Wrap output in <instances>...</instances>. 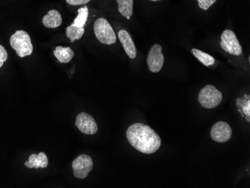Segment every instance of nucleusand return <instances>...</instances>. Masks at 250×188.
Listing matches in <instances>:
<instances>
[{
    "label": "nucleus",
    "mask_w": 250,
    "mask_h": 188,
    "mask_svg": "<svg viewBox=\"0 0 250 188\" xmlns=\"http://www.w3.org/2000/svg\"><path fill=\"white\" fill-rule=\"evenodd\" d=\"M232 130L228 123L219 122L212 127L210 136L217 143H226L231 139Z\"/></svg>",
    "instance_id": "nucleus-9"
},
{
    "label": "nucleus",
    "mask_w": 250,
    "mask_h": 188,
    "mask_svg": "<svg viewBox=\"0 0 250 188\" xmlns=\"http://www.w3.org/2000/svg\"><path fill=\"white\" fill-rule=\"evenodd\" d=\"M7 59H8V53L6 50L2 45H0V68L2 67Z\"/></svg>",
    "instance_id": "nucleus-19"
},
{
    "label": "nucleus",
    "mask_w": 250,
    "mask_h": 188,
    "mask_svg": "<svg viewBox=\"0 0 250 188\" xmlns=\"http://www.w3.org/2000/svg\"><path fill=\"white\" fill-rule=\"evenodd\" d=\"M192 53L194 55V57L197 59L198 60L201 62L206 67L213 65L215 63V59L212 56L202 50H198V49H192Z\"/></svg>",
    "instance_id": "nucleus-16"
},
{
    "label": "nucleus",
    "mask_w": 250,
    "mask_h": 188,
    "mask_svg": "<svg viewBox=\"0 0 250 188\" xmlns=\"http://www.w3.org/2000/svg\"><path fill=\"white\" fill-rule=\"evenodd\" d=\"M74 176L77 179H84L93 169V161L87 154H81L72 163Z\"/></svg>",
    "instance_id": "nucleus-6"
},
{
    "label": "nucleus",
    "mask_w": 250,
    "mask_h": 188,
    "mask_svg": "<svg viewBox=\"0 0 250 188\" xmlns=\"http://www.w3.org/2000/svg\"><path fill=\"white\" fill-rule=\"evenodd\" d=\"M91 0H66V2L71 5H82L89 2Z\"/></svg>",
    "instance_id": "nucleus-20"
},
{
    "label": "nucleus",
    "mask_w": 250,
    "mask_h": 188,
    "mask_svg": "<svg viewBox=\"0 0 250 188\" xmlns=\"http://www.w3.org/2000/svg\"><path fill=\"white\" fill-rule=\"evenodd\" d=\"M126 136L130 145L144 154H153L161 147V137L149 126L142 123L130 125Z\"/></svg>",
    "instance_id": "nucleus-1"
},
{
    "label": "nucleus",
    "mask_w": 250,
    "mask_h": 188,
    "mask_svg": "<svg viewBox=\"0 0 250 188\" xmlns=\"http://www.w3.org/2000/svg\"><path fill=\"white\" fill-rule=\"evenodd\" d=\"M116 2L119 13L127 20L130 19L133 15V0H116Z\"/></svg>",
    "instance_id": "nucleus-14"
},
{
    "label": "nucleus",
    "mask_w": 250,
    "mask_h": 188,
    "mask_svg": "<svg viewBox=\"0 0 250 188\" xmlns=\"http://www.w3.org/2000/svg\"><path fill=\"white\" fill-rule=\"evenodd\" d=\"M49 161L46 154L40 152L39 154H31L29 158V161L24 163L25 167L32 169V168H46L48 167Z\"/></svg>",
    "instance_id": "nucleus-12"
},
{
    "label": "nucleus",
    "mask_w": 250,
    "mask_h": 188,
    "mask_svg": "<svg viewBox=\"0 0 250 188\" xmlns=\"http://www.w3.org/2000/svg\"><path fill=\"white\" fill-rule=\"evenodd\" d=\"M250 101H249L248 103H247V106L246 107L245 105L244 106V113H245L246 115H247V116H250Z\"/></svg>",
    "instance_id": "nucleus-21"
},
{
    "label": "nucleus",
    "mask_w": 250,
    "mask_h": 188,
    "mask_svg": "<svg viewBox=\"0 0 250 188\" xmlns=\"http://www.w3.org/2000/svg\"><path fill=\"white\" fill-rule=\"evenodd\" d=\"M84 33H85V27L79 28L71 24L66 28V36L71 43L82 39Z\"/></svg>",
    "instance_id": "nucleus-15"
},
{
    "label": "nucleus",
    "mask_w": 250,
    "mask_h": 188,
    "mask_svg": "<svg viewBox=\"0 0 250 188\" xmlns=\"http://www.w3.org/2000/svg\"><path fill=\"white\" fill-rule=\"evenodd\" d=\"M53 54L60 63H68L74 57V51L71 47H63L62 46L56 47Z\"/></svg>",
    "instance_id": "nucleus-13"
},
{
    "label": "nucleus",
    "mask_w": 250,
    "mask_h": 188,
    "mask_svg": "<svg viewBox=\"0 0 250 188\" xmlns=\"http://www.w3.org/2000/svg\"><path fill=\"white\" fill-rule=\"evenodd\" d=\"M94 32L97 39L104 44L111 45L117 41L116 33L110 23L104 18H98L94 25Z\"/></svg>",
    "instance_id": "nucleus-3"
},
{
    "label": "nucleus",
    "mask_w": 250,
    "mask_h": 188,
    "mask_svg": "<svg viewBox=\"0 0 250 188\" xmlns=\"http://www.w3.org/2000/svg\"><path fill=\"white\" fill-rule=\"evenodd\" d=\"M77 13H78V15H77V18L74 19L72 25L79 28L85 27L88 17V6L84 5V7L79 8Z\"/></svg>",
    "instance_id": "nucleus-17"
},
{
    "label": "nucleus",
    "mask_w": 250,
    "mask_h": 188,
    "mask_svg": "<svg viewBox=\"0 0 250 188\" xmlns=\"http://www.w3.org/2000/svg\"><path fill=\"white\" fill-rule=\"evenodd\" d=\"M76 126L86 135H93L98 130V125L94 118L88 113H81L77 116Z\"/></svg>",
    "instance_id": "nucleus-8"
},
{
    "label": "nucleus",
    "mask_w": 250,
    "mask_h": 188,
    "mask_svg": "<svg viewBox=\"0 0 250 188\" xmlns=\"http://www.w3.org/2000/svg\"><path fill=\"white\" fill-rule=\"evenodd\" d=\"M119 38L123 46L124 50L127 53V56L130 59H133L136 57V47L135 45L134 42L132 39L131 36L129 34L127 31L122 29L119 32Z\"/></svg>",
    "instance_id": "nucleus-10"
},
{
    "label": "nucleus",
    "mask_w": 250,
    "mask_h": 188,
    "mask_svg": "<svg viewBox=\"0 0 250 188\" xmlns=\"http://www.w3.org/2000/svg\"><path fill=\"white\" fill-rule=\"evenodd\" d=\"M150 1H153V2H157V1H161V0H150Z\"/></svg>",
    "instance_id": "nucleus-22"
},
{
    "label": "nucleus",
    "mask_w": 250,
    "mask_h": 188,
    "mask_svg": "<svg viewBox=\"0 0 250 188\" xmlns=\"http://www.w3.org/2000/svg\"><path fill=\"white\" fill-rule=\"evenodd\" d=\"M10 44L21 58L30 56L33 53L30 36L26 31H16L10 38Z\"/></svg>",
    "instance_id": "nucleus-2"
},
{
    "label": "nucleus",
    "mask_w": 250,
    "mask_h": 188,
    "mask_svg": "<svg viewBox=\"0 0 250 188\" xmlns=\"http://www.w3.org/2000/svg\"><path fill=\"white\" fill-rule=\"evenodd\" d=\"M42 23L45 27L55 29L61 26L62 18L61 14L57 10L52 9L42 18Z\"/></svg>",
    "instance_id": "nucleus-11"
},
{
    "label": "nucleus",
    "mask_w": 250,
    "mask_h": 188,
    "mask_svg": "<svg viewBox=\"0 0 250 188\" xmlns=\"http://www.w3.org/2000/svg\"><path fill=\"white\" fill-rule=\"evenodd\" d=\"M197 2L199 8L206 11V10L209 9V8L215 2H217V0H197Z\"/></svg>",
    "instance_id": "nucleus-18"
},
{
    "label": "nucleus",
    "mask_w": 250,
    "mask_h": 188,
    "mask_svg": "<svg viewBox=\"0 0 250 188\" xmlns=\"http://www.w3.org/2000/svg\"><path fill=\"white\" fill-rule=\"evenodd\" d=\"M162 47L158 43L154 44L147 55V63L148 69L152 73H158L162 69L164 57Z\"/></svg>",
    "instance_id": "nucleus-7"
},
{
    "label": "nucleus",
    "mask_w": 250,
    "mask_h": 188,
    "mask_svg": "<svg viewBox=\"0 0 250 188\" xmlns=\"http://www.w3.org/2000/svg\"><path fill=\"white\" fill-rule=\"evenodd\" d=\"M220 46L222 48L234 56H240L242 54V47L234 32L229 29H226L221 35Z\"/></svg>",
    "instance_id": "nucleus-5"
},
{
    "label": "nucleus",
    "mask_w": 250,
    "mask_h": 188,
    "mask_svg": "<svg viewBox=\"0 0 250 188\" xmlns=\"http://www.w3.org/2000/svg\"><path fill=\"white\" fill-rule=\"evenodd\" d=\"M223 100V95L216 87L207 85L199 92V102L206 109L217 107Z\"/></svg>",
    "instance_id": "nucleus-4"
}]
</instances>
